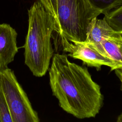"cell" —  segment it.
Returning <instances> with one entry per match:
<instances>
[{
  "label": "cell",
  "mask_w": 122,
  "mask_h": 122,
  "mask_svg": "<svg viewBox=\"0 0 122 122\" xmlns=\"http://www.w3.org/2000/svg\"><path fill=\"white\" fill-rule=\"evenodd\" d=\"M95 9L105 15L122 5V0H89Z\"/></svg>",
  "instance_id": "cell-10"
},
{
  "label": "cell",
  "mask_w": 122,
  "mask_h": 122,
  "mask_svg": "<svg viewBox=\"0 0 122 122\" xmlns=\"http://www.w3.org/2000/svg\"><path fill=\"white\" fill-rule=\"evenodd\" d=\"M55 20L57 15V0H38Z\"/></svg>",
  "instance_id": "cell-12"
},
{
  "label": "cell",
  "mask_w": 122,
  "mask_h": 122,
  "mask_svg": "<svg viewBox=\"0 0 122 122\" xmlns=\"http://www.w3.org/2000/svg\"><path fill=\"white\" fill-rule=\"evenodd\" d=\"M118 32L110 26L104 18L102 19L95 18L88 26L85 41L94 45L100 44L104 39L113 36Z\"/></svg>",
  "instance_id": "cell-7"
},
{
  "label": "cell",
  "mask_w": 122,
  "mask_h": 122,
  "mask_svg": "<svg viewBox=\"0 0 122 122\" xmlns=\"http://www.w3.org/2000/svg\"><path fill=\"white\" fill-rule=\"evenodd\" d=\"M116 121L117 122H122V113L118 116Z\"/></svg>",
  "instance_id": "cell-14"
},
{
  "label": "cell",
  "mask_w": 122,
  "mask_h": 122,
  "mask_svg": "<svg viewBox=\"0 0 122 122\" xmlns=\"http://www.w3.org/2000/svg\"><path fill=\"white\" fill-rule=\"evenodd\" d=\"M18 33L10 24H0V71L8 68L18 52Z\"/></svg>",
  "instance_id": "cell-6"
},
{
  "label": "cell",
  "mask_w": 122,
  "mask_h": 122,
  "mask_svg": "<svg viewBox=\"0 0 122 122\" xmlns=\"http://www.w3.org/2000/svg\"><path fill=\"white\" fill-rule=\"evenodd\" d=\"M102 14L89 0H57L55 32L60 42L85 41L92 20Z\"/></svg>",
  "instance_id": "cell-3"
},
{
  "label": "cell",
  "mask_w": 122,
  "mask_h": 122,
  "mask_svg": "<svg viewBox=\"0 0 122 122\" xmlns=\"http://www.w3.org/2000/svg\"><path fill=\"white\" fill-rule=\"evenodd\" d=\"M114 72L117 77L119 78L120 80L122 83V67H120L119 68H117L115 69Z\"/></svg>",
  "instance_id": "cell-13"
},
{
  "label": "cell",
  "mask_w": 122,
  "mask_h": 122,
  "mask_svg": "<svg viewBox=\"0 0 122 122\" xmlns=\"http://www.w3.org/2000/svg\"><path fill=\"white\" fill-rule=\"evenodd\" d=\"M0 86L7 102L13 122L40 121L37 112L33 109L14 71L9 68L0 71Z\"/></svg>",
  "instance_id": "cell-4"
},
{
  "label": "cell",
  "mask_w": 122,
  "mask_h": 122,
  "mask_svg": "<svg viewBox=\"0 0 122 122\" xmlns=\"http://www.w3.org/2000/svg\"><path fill=\"white\" fill-rule=\"evenodd\" d=\"M63 51L68 52V56L81 60L84 64L100 70L102 66H107L114 71L117 68L116 63L109 57L100 51L92 44L85 41H63L60 42Z\"/></svg>",
  "instance_id": "cell-5"
},
{
  "label": "cell",
  "mask_w": 122,
  "mask_h": 122,
  "mask_svg": "<svg viewBox=\"0 0 122 122\" xmlns=\"http://www.w3.org/2000/svg\"><path fill=\"white\" fill-rule=\"evenodd\" d=\"M100 44L106 55L116 63L117 68L122 67V33L118 32L105 38Z\"/></svg>",
  "instance_id": "cell-8"
},
{
  "label": "cell",
  "mask_w": 122,
  "mask_h": 122,
  "mask_svg": "<svg viewBox=\"0 0 122 122\" xmlns=\"http://www.w3.org/2000/svg\"><path fill=\"white\" fill-rule=\"evenodd\" d=\"M0 122H13L11 113L5 97L0 86Z\"/></svg>",
  "instance_id": "cell-11"
},
{
  "label": "cell",
  "mask_w": 122,
  "mask_h": 122,
  "mask_svg": "<svg viewBox=\"0 0 122 122\" xmlns=\"http://www.w3.org/2000/svg\"><path fill=\"white\" fill-rule=\"evenodd\" d=\"M28 17L24 62L34 76L42 77L49 70L53 56L51 39L55 30V20L39 0L28 10Z\"/></svg>",
  "instance_id": "cell-2"
},
{
  "label": "cell",
  "mask_w": 122,
  "mask_h": 122,
  "mask_svg": "<svg viewBox=\"0 0 122 122\" xmlns=\"http://www.w3.org/2000/svg\"><path fill=\"white\" fill-rule=\"evenodd\" d=\"M49 74L52 94L63 111L80 119L95 117L99 112L103 96L86 67L57 53L52 57Z\"/></svg>",
  "instance_id": "cell-1"
},
{
  "label": "cell",
  "mask_w": 122,
  "mask_h": 122,
  "mask_svg": "<svg viewBox=\"0 0 122 122\" xmlns=\"http://www.w3.org/2000/svg\"><path fill=\"white\" fill-rule=\"evenodd\" d=\"M104 18L114 30L122 33V5L104 15Z\"/></svg>",
  "instance_id": "cell-9"
}]
</instances>
